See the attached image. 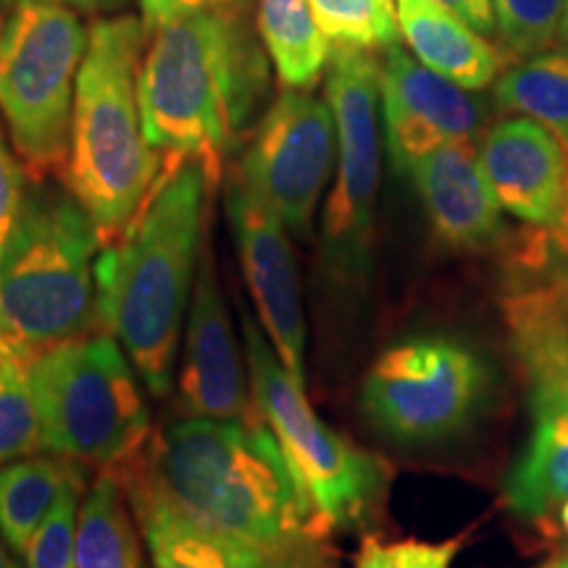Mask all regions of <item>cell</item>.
<instances>
[{
  "mask_svg": "<svg viewBox=\"0 0 568 568\" xmlns=\"http://www.w3.org/2000/svg\"><path fill=\"white\" fill-rule=\"evenodd\" d=\"M439 3L447 6V9L464 19L471 30L485 34V38L497 32L493 0H439Z\"/></svg>",
  "mask_w": 568,
  "mask_h": 568,
  "instance_id": "cell-32",
  "label": "cell"
},
{
  "mask_svg": "<svg viewBox=\"0 0 568 568\" xmlns=\"http://www.w3.org/2000/svg\"><path fill=\"white\" fill-rule=\"evenodd\" d=\"M258 418L184 416L169 424L153 450L148 493L266 568H311L324 531Z\"/></svg>",
  "mask_w": 568,
  "mask_h": 568,
  "instance_id": "cell-1",
  "label": "cell"
},
{
  "mask_svg": "<svg viewBox=\"0 0 568 568\" xmlns=\"http://www.w3.org/2000/svg\"><path fill=\"white\" fill-rule=\"evenodd\" d=\"M397 27L410 53L466 90H485L500 77L506 55L439 0H395Z\"/></svg>",
  "mask_w": 568,
  "mask_h": 568,
  "instance_id": "cell-17",
  "label": "cell"
},
{
  "mask_svg": "<svg viewBox=\"0 0 568 568\" xmlns=\"http://www.w3.org/2000/svg\"><path fill=\"white\" fill-rule=\"evenodd\" d=\"M568 500V403L535 397V429L506 479V503L516 516L548 518Z\"/></svg>",
  "mask_w": 568,
  "mask_h": 568,
  "instance_id": "cell-18",
  "label": "cell"
},
{
  "mask_svg": "<svg viewBox=\"0 0 568 568\" xmlns=\"http://www.w3.org/2000/svg\"><path fill=\"white\" fill-rule=\"evenodd\" d=\"M138 514L153 568H266L251 550L203 529L151 493L138 495Z\"/></svg>",
  "mask_w": 568,
  "mask_h": 568,
  "instance_id": "cell-21",
  "label": "cell"
},
{
  "mask_svg": "<svg viewBox=\"0 0 568 568\" xmlns=\"http://www.w3.org/2000/svg\"><path fill=\"white\" fill-rule=\"evenodd\" d=\"M88 42L80 17L53 3L17 6L0 30V113L34 180L67 166Z\"/></svg>",
  "mask_w": 568,
  "mask_h": 568,
  "instance_id": "cell-8",
  "label": "cell"
},
{
  "mask_svg": "<svg viewBox=\"0 0 568 568\" xmlns=\"http://www.w3.org/2000/svg\"><path fill=\"white\" fill-rule=\"evenodd\" d=\"M487 385V366L466 345L418 337L376 358L361 389V406L385 437L424 445L464 429L477 416Z\"/></svg>",
  "mask_w": 568,
  "mask_h": 568,
  "instance_id": "cell-9",
  "label": "cell"
},
{
  "mask_svg": "<svg viewBox=\"0 0 568 568\" xmlns=\"http://www.w3.org/2000/svg\"><path fill=\"white\" fill-rule=\"evenodd\" d=\"M329 45L385 51L397 42L395 0H308Z\"/></svg>",
  "mask_w": 568,
  "mask_h": 568,
  "instance_id": "cell-26",
  "label": "cell"
},
{
  "mask_svg": "<svg viewBox=\"0 0 568 568\" xmlns=\"http://www.w3.org/2000/svg\"><path fill=\"white\" fill-rule=\"evenodd\" d=\"M247 372L255 410L280 443L318 527H355L374 514L387 487V466L316 416L305 387L284 368L264 326L243 318Z\"/></svg>",
  "mask_w": 568,
  "mask_h": 568,
  "instance_id": "cell-7",
  "label": "cell"
},
{
  "mask_svg": "<svg viewBox=\"0 0 568 568\" xmlns=\"http://www.w3.org/2000/svg\"><path fill=\"white\" fill-rule=\"evenodd\" d=\"M145 34L138 17L95 21L77 77L63 176L103 243L126 230L163 172V159L145 138L140 111Z\"/></svg>",
  "mask_w": 568,
  "mask_h": 568,
  "instance_id": "cell-4",
  "label": "cell"
},
{
  "mask_svg": "<svg viewBox=\"0 0 568 568\" xmlns=\"http://www.w3.org/2000/svg\"><path fill=\"white\" fill-rule=\"evenodd\" d=\"M497 34L518 61L550 51L560 38L566 0H493Z\"/></svg>",
  "mask_w": 568,
  "mask_h": 568,
  "instance_id": "cell-27",
  "label": "cell"
},
{
  "mask_svg": "<svg viewBox=\"0 0 568 568\" xmlns=\"http://www.w3.org/2000/svg\"><path fill=\"white\" fill-rule=\"evenodd\" d=\"M71 485H82L80 466L53 453L0 466V537L13 556H24L32 535Z\"/></svg>",
  "mask_w": 568,
  "mask_h": 568,
  "instance_id": "cell-19",
  "label": "cell"
},
{
  "mask_svg": "<svg viewBox=\"0 0 568 568\" xmlns=\"http://www.w3.org/2000/svg\"><path fill=\"white\" fill-rule=\"evenodd\" d=\"M558 42H564L568 45V0H566V11H564V24H560V38Z\"/></svg>",
  "mask_w": 568,
  "mask_h": 568,
  "instance_id": "cell-37",
  "label": "cell"
},
{
  "mask_svg": "<svg viewBox=\"0 0 568 568\" xmlns=\"http://www.w3.org/2000/svg\"><path fill=\"white\" fill-rule=\"evenodd\" d=\"M545 568H568V552L564 558H558V560H552V564H548Z\"/></svg>",
  "mask_w": 568,
  "mask_h": 568,
  "instance_id": "cell-38",
  "label": "cell"
},
{
  "mask_svg": "<svg viewBox=\"0 0 568 568\" xmlns=\"http://www.w3.org/2000/svg\"><path fill=\"white\" fill-rule=\"evenodd\" d=\"M82 485H71L27 545V568H74Z\"/></svg>",
  "mask_w": 568,
  "mask_h": 568,
  "instance_id": "cell-28",
  "label": "cell"
},
{
  "mask_svg": "<svg viewBox=\"0 0 568 568\" xmlns=\"http://www.w3.org/2000/svg\"><path fill=\"white\" fill-rule=\"evenodd\" d=\"M226 209L261 326L284 368L305 387V318L287 226L240 180L232 184Z\"/></svg>",
  "mask_w": 568,
  "mask_h": 568,
  "instance_id": "cell-12",
  "label": "cell"
},
{
  "mask_svg": "<svg viewBox=\"0 0 568 568\" xmlns=\"http://www.w3.org/2000/svg\"><path fill=\"white\" fill-rule=\"evenodd\" d=\"M40 450V414L30 361L0 337V466Z\"/></svg>",
  "mask_w": 568,
  "mask_h": 568,
  "instance_id": "cell-25",
  "label": "cell"
},
{
  "mask_svg": "<svg viewBox=\"0 0 568 568\" xmlns=\"http://www.w3.org/2000/svg\"><path fill=\"white\" fill-rule=\"evenodd\" d=\"M245 9H205L169 21L142 59L148 142L169 159L201 161L211 180H219L222 159L268 92L266 48L253 38Z\"/></svg>",
  "mask_w": 568,
  "mask_h": 568,
  "instance_id": "cell-3",
  "label": "cell"
},
{
  "mask_svg": "<svg viewBox=\"0 0 568 568\" xmlns=\"http://www.w3.org/2000/svg\"><path fill=\"white\" fill-rule=\"evenodd\" d=\"M326 101L337 126V180L324 211V264L335 280L368 272L379 187V61L372 51L332 45Z\"/></svg>",
  "mask_w": 568,
  "mask_h": 568,
  "instance_id": "cell-10",
  "label": "cell"
},
{
  "mask_svg": "<svg viewBox=\"0 0 568 568\" xmlns=\"http://www.w3.org/2000/svg\"><path fill=\"white\" fill-rule=\"evenodd\" d=\"M432 232L453 251H487L503 237V205L487 180L477 140L447 142L410 163Z\"/></svg>",
  "mask_w": 568,
  "mask_h": 568,
  "instance_id": "cell-16",
  "label": "cell"
},
{
  "mask_svg": "<svg viewBox=\"0 0 568 568\" xmlns=\"http://www.w3.org/2000/svg\"><path fill=\"white\" fill-rule=\"evenodd\" d=\"M247 0H140L142 24L145 30L155 34L169 21L187 17V13L205 11V9H245Z\"/></svg>",
  "mask_w": 568,
  "mask_h": 568,
  "instance_id": "cell-31",
  "label": "cell"
},
{
  "mask_svg": "<svg viewBox=\"0 0 568 568\" xmlns=\"http://www.w3.org/2000/svg\"><path fill=\"white\" fill-rule=\"evenodd\" d=\"M335 159L337 126L329 101L284 88L247 145L240 182L264 197L287 230L305 237Z\"/></svg>",
  "mask_w": 568,
  "mask_h": 568,
  "instance_id": "cell-11",
  "label": "cell"
},
{
  "mask_svg": "<svg viewBox=\"0 0 568 568\" xmlns=\"http://www.w3.org/2000/svg\"><path fill=\"white\" fill-rule=\"evenodd\" d=\"M21 3H53V6H67L71 11H84V13H98V11H111L116 6H122V0H3L6 9H17Z\"/></svg>",
  "mask_w": 568,
  "mask_h": 568,
  "instance_id": "cell-33",
  "label": "cell"
},
{
  "mask_svg": "<svg viewBox=\"0 0 568 568\" xmlns=\"http://www.w3.org/2000/svg\"><path fill=\"white\" fill-rule=\"evenodd\" d=\"M209 182L201 161L169 159L138 216L95 261L101 324L155 397L172 393L182 318L201 264Z\"/></svg>",
  "mask_w": 568,
  "mask_h": 568,
  "instance_id": "cell-2",
  "label": "cell"
},
{
  "mask_svg": "<svg viewBox=\"0 0 568 568\" xmlns=\"http://www.w3.org/2000/svg\"><path fill=\"white\" fill-rule=\"evenodd\" d=\"M458 548V539H447V542H418V539L379 542V539H366L358 560H355V568H450Z\"/></svg>",
  "mask_w": 568,
  "mask_h": 568,
  "instance_id": "cell-29",
  "label": "cell"
},
{
  "mask_svg": "<svg viewBox=\"0 0 568 568\" xmlns=\"http://www.w3.org/2000/svg\"><path fill=\"white\" fill-rule=\"evenodd\" d=\"M545 295H548V301L552 305V311H556L560 322H564L566 332H568V272L566 274H558L556 280L550 284H545Z\"/></svg>",
  "mask_w": 568,
  "mask_h": 568,
  "instance_id": "cell-34",
  "label": "cell"
},
{
  "mask_svg": "<svg viewBox=\"0 0 568 568\" xmlns=\"http://www.w3.org/2000/svg\"><path fill=\"white\" fill-rule=\"evenodd\" d=\"M30 385L40 414V450L113 466L145 443L151 414L138 368L111 332L38 353L30 361Z\"/></svg>",
  "mask_w": 568,
  "mask_h": 568,
  "instance_id": "cell-6",
  "label": "cell"
},
{
  "mask_svg": "<svg viewBox=\"0 0 568 568\" xmlns=\"http://www.w3.org/2000/svg\"><path fill=\"white\" fill-rule=\"evenodd\" d=\"M24 193V172H21L19 161L13 159L3 126H0V253H3L11 226L17 222Z\"/></svg>",
  "mask_w": 568,
  "mask_h": 568,
  "instance_id": "cell-30",
  "label": "cell"
},
{
  "mask_svg": "<svg viewBox=\"0 0 568 568\" xmlns=\"http://www.w3.org/2000/svg\"><path fill=\"white\" fill-rule=\"evenodd\" d=\"M497 203L518 222L548 232L568 253V145L529 116L497 122L479 142Z\"/></svg>",
  "mask_w": 568,
  "mask_h": 568,
  "instance_id": "cell-14",
  "label": "cell"
},
{
  "mask_svg": "<svg viewBox=\"0 0 568 568\" xmlns=\"http://www.w3.org/2000/svg\"><path fill=\"white\" fill-rule=\"evenodd\" d=\"M0 568H17V564H13L9 556V545L3 542V537H0Z\"/></svg>",
  "mask_w": 568,
  "mask_h": 568,
  "instance_id": "cell-36",
  "label": "cell"
},
{
  "mask_svg": "<svg viewBox=\"0 0 568 568\" xmlns=\"http://www.w3.org/2000/svg\"><path fill=\"white\" fill-rule=\"evenodd\" d=\"M379 98L395 166L410 163L447 142L477 140L485 105L435 69L424 67L400 42L385 48L379 61Z\"/></svg>",
  "mask_w": 568,
  "mask_h": 568,
  "instance_id": "cell-13",
  "label": "cell"
},
{
  "mask_svg": "<svg viewBox=\"0 0 568 568\" xmlns=\"http://www.w3.org/2000/svg\"><path fill=\"white\" fill-rule=\"evenodd\" d=\"M74 568H142L140 539L113 477H101L82 503Z\"/></svg>",
  "mask_w": 568,
  "mask_h": 568,
  "instance_id": "cell-23",
  "label": "cell"
},
{
  "mask_svg": "<svg viewBox=\"0 0 568 568\" xmlns=\"http://www.w3.org/2000/svg\"><path fill=\"white\" fill-rule=\"evenodd\" d=\"M101 232L67 190L30 187L0 253V337L32 361L101 322Z\"/></svg>",
  "mask_w": 568,
  "mask_h": 568,
  "instance_id": "cell-5",
  "label": "cell"
},
{
  "mask_svg": "<svg viewBox=\"0 0 568 568\" xmlns=\"http://www.w3.org/2000/svg\"><path fill=\"white\" fill-rule=\"evenodd\" d=\"M503 311L531 395L568 403V332L545 290L510 295L503 303Z\"/></svg>",
  "mask_w": 568,
  "mask_h": 568,
  "instance_id": "cell-20",
  "label": "cell"
},
{
  "mask_svg": "<svg viewBox=\"0 0 568 568\" xmlns=\"http://www.w3.org/2000/svg\"><path fill=\"white\" fill-rule=\"evenodd\" d=\"M243 355L234 339L230 314L213 272L211 253L201 255L190 297L180 374V395L187 416L255 418L247 400Z\"/></svg>",
  "mask_w": 568,
  "mask_h": 568,
  "instance_id": "cell-15",
  "label": "cell"
},
{
  "mask_svg": "<svg viewBox=\"0 0 568 568\" xmlns=\"http://www.w3.org/2000/svg\"><path fill=\"white\" fill-rule=\"evenodd\" d=\"M495 103L545 124L568 145V48L531 55L503 71L495 80Z\"/></svg>",
  "mask_w": 568,
  "mask_h": 568,
  "instance_id": "cell-24",
  "label": "cell"
},
{
  "mask_svg": "<svg viewBox=\"0 0 568 568\" xmlns=\"http://www.w3.org/2000/svg\"><path fill=\"white\" fill-rule=\"evenodd\" d=\"M548 518H556V527H558V531L568 539V500L564 503V506H558L556 510H552V514H550Z\"/></svg>",
  "mask_w": 568,
  "mask_h": 568,
  "instance_id": "cell-35",
  "label": "cell"
},
{
  "mask_svg": "<svg viewBox=\"0 0 568 568\" xmlns=\"http://www.w3.org/2000/svg\"><path fill=\"white\" fill-rule=\"evenodd\" d=\"M258 34L284 88H314L332 45L308 0H261Z\"/></svg>",
  "mask_w": 568,
  "mask_h": 568,
  "instance_id": "cell-22",
  "label": "cell"
}]
</instances>
